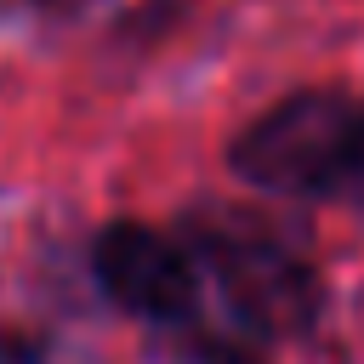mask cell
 <instances>
[{
    "label": "cell",
    "instance_id": "cell-4",
    "mask_svg": "<svg viewBox=\"0 0 364 364\" xmlns=\"http://www.w3.org/2000/svg\"><path fill=\"white\" fill-rule=\"evenodd\" d=\"M0 364H63L40 330H0Z\"/></svg>",
    "mask_w": 364,
    "mask_h": 364
},
{
    "label": "cell",
    "instance_id": "cell-1",
    "mask_svg": "<svg viewBox=\"0 0 364 364\" xmlns=\"http://www.w3.org/2000/svg\"><path fill=\"white\" fill-rule=\"evenodd\" d=\"M188 262L216 284L233 330H245L250 341H279V336H301L313 330L318 307H324V284L307 262V250L267 216L233 210V205H205L182 216V239Z\"/></svg>",
    "mask_w": 364,
    "mask_h": 364
},
{
    "label": "cell",
    "instance_id": "cell-3",
    "mask_svg": "<svg viewBox=\"0 0 364 364\" xmlns=\"http://www.w3.org/2000/svg\"><path fill=\"white\" fill-rule=\"evenodd\" d=\"M91 273L97 290L148 324H188L199 318V267L176 239H165L148 222H108L91 239Z\"/></svg>",
    "mask_w": 364,
    "mask_h": 364
},
{
    "label": "cell",
    "instance_id": "cell-2",
    "mask_svg": "<svg viewBox=\"0 0 364 364\" xmlns=\"http://www.w3.org/2000/svg\"><path fill=\"white\" fill-rule=\"evenodd\" d=\"M228 165L256 193L330 199L364 216V97L296 91L233 136Z\"/></svg>",
    "mask_w": 364,
    "mask_h": 364
}]
</instances>
